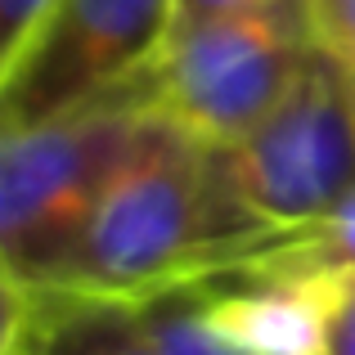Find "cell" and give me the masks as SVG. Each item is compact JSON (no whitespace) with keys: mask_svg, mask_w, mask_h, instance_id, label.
I'll return each mask as SVG.
<instances>
[{"mask_svg":"<svg viewBox=\"0 0 355 355\" xmlns=\"http://www.w3.org/2000/svg\"><path fill=\"white\" fill-rule=\"evenodd\" d=\"M252 252L211 171V139L148 104L130 157L86 234L41 288L144 302L157 288L234 266Z\"/></svg>","mask_w":355,"mask_h":355,"instance_id":"cell-1","label":"cell"},{"mask_svg":"<svg viewBox=\"0 0 355 355\" xmlns=\"http://www.w3.org/2000/svg\"><path fill=\"white\" fill-rule=\"evenodd\" d=\"M148 113L144 77L27 130H0V284L41 288L86 234Z\"/></svg>","mask_w":355,"mask_h":355,"instance_id":"cell-2","label":"cell"},{"mask_svg":"<svg viewBox=\"0 0 355 355\" xmlns=\"http://www.w3.org/2000/svg\"><path fill=\"white\" fill-rule=\"evenodd\" d=\"M320 54L311 0H248L171 32L144 95L184 130L234 144L261 126Z\"/></svg>","mask_w":355,"mask_h":355,"instance_id":"cell-3","label":"cell"},{"mask_svg":"<svg viewBox=\"0 0 355 355\" xmlns=\"http://www.w3.org/2000/svg\"><path fill=\"white\" fill-rule=\"evenodd\" d=\"M211 166L230 207L266 248L320 220L351 189L355 108L324 45L261 126H252L234 144H211Z\"/></svg>","mask_w":355,"mask_h":355,"instance_id":"cell-4","label":"cell"},{"mask_svg":"<svg viewBox=\"0 0 355 355\" xmlns=\"http://www.w3.org/2000/svg\"><path fill=\"white\" fill-rule=\"evenodd\" d=\"M175 32V0H54L0 63V130H27L135 86Z\"/></svg>","mask_w":355,"mask_h":355,"instance_id":"cell-5","label":"cell"},{"mask_svg":"<svg viewBox=\"0 0 355 355\" xmlns=\"http://www.w3.org/2000/svg\"><path fill=\"white\" fill-rule=\"evenodd\" d=\"M5 293L0 355H166L139 302L77 288H14Z\"/></svg>","mask_w":355,"mask_h":355,"instance_id":"cell-6","label":"cell"},{"mask_svg":"<svg viewBox=\"0 0 355 355\" xmlns=\"http://www.w3.org/2000/svg\"><path fill=\"white\" fill-rule=\"evenodd\" d=\"M139 311L166 355H270L252 338H243L230 320H220L198 279H180L171 288L148 293Z\"/></svg>","mask_w":355,"mask_h":355,"instance_id":"cell-7","label":"cell"},{"mask_svg":"<svg viewBox=\"0 0 355 355\" xmlns=\"http://www.w3.org/2000/svg\"><path fill=\"white\" fill-rule=\"evenodd\" d=\"M248 261H270V266L297 270V275H333V270H355V184L324 211L320 220L293 230L266 248L261 257Z\"/></svg>","mask_w":355,"mask_h":355,"instance_id":"cell-8","label":"cell"},{"mask_svg":"<svg viewBox=\"0 0 355 355\" xmlns=\"http://www.w3.org/2000/svg\"><path fill=\"white\" fill-rule=\"evenodd\" d=\"M315 355H355V270L320 275V333Z\"/></svg>","mask_w":355,"mask_h":355,"instance_id":"cell-9","label":"cell"},{"mask_svg":"<svg viewBox=\"0 0 355 355\" xmlns=\"http://www.w3.org/2000/svg\"><path fill=\"white\" fill-rule=\"evenodd\" d=\"M311 5H315L320 45L338 63L342 81H347V95H351V108H355V0H311Z\"/></svg>","mask_w":355,"mask_h":355,"instance_id":"cell-10","label":"cell"},{"mask_svg":"<svg viewBox=\"0 0 355 355\" xmlns=\"http://www.w3.org/2000/svg\"><path fill=\"white\" fill-rule=\"evenodd\" d=\"M54 0H0V63H9L27 45Z\"/></svg>","mask_w":355,"mask_h":355,"instance_id":"cell-11","label":"cell"},{"mask_svg":"<svg viewBox=\"0 0 355 355\" xmlns=\"http://www.w3.org/2000/svg\"><path fill=\"white\" fill-rule=\"evenodd\" d=\"M234 5H248V0H175V27L198 23V18H211V14L234 9Z\"/></svg>","mask_w":355,"mask_h":355,"instance_id":"cell-12","label":"cell"}]
</instances>
